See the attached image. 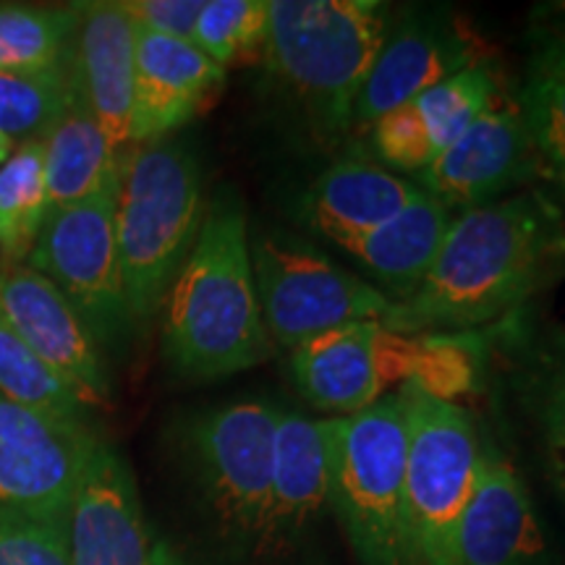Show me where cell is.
Instances as JSON below:
<instances>
[{"instance_id": "1", "label": "cell", "mask_w": 565, "mask_h": 565, "mask_svg": "<svg viewBox=\"0 0 565 565\" xmlns=\"http://www.w3.org/2000/svg\"><path fill=\"white\" fill-rule=\"evenodd\" d=\"M565 267V215L545 189H521L454 217L433 270L383 328L398 335L469 330L511 315Z\"/></svg>"}, {"instance_id": "2", "label": "cell", "mask_w": 565, "mask_h": 565, "mask_svg": "<svg viewBox=\"0 0 565 565\" xmlns=\"http://www.w3.org/2000/svg\"><path fill=\"white\" fill-rule=\"evenodd\" d=\"M273 349L254 286L244 200L221 186L162 303V353L183 380H223L267 362Z\"/></svg>"}, {"instance_id": "3", "label": "cell", "mask_w": 565, "mask_h": 565, "mask_svg": "<svg viewBox=\"0 0 565 565\" xmlns=\"http://www.w3.org/2000/svg\"><path fill=\"white\" fill-rule=\"evenodd\" d=\"M391 21L380 0H270L267 74L322 145L353 126V105Z\"/></svg>"}, {"instance_id": "4", "label": "cell", "mask_w": 565, "mask_h": 565, "mask_svg": "<svg viewBox=\"0 0 565 565\" xmlns=\"http://www.w3.org/2000/svg\"><path fill=\"white\" fill-rule=\"evenodd\" d=\"M204 207L202 166L186 139L139 141L121 158L116 242L134 322L162 309L200 236Z\"/></svg>"}, {"instance_id": "5", "label": "cell", "mask_w": 565, "mask_h": 565, "mask_svg": "<svg viewBox=\"0 0 565 565\" xmlns=\"http://www.w3.org/2000/svg\"><path fill=\"white\" fill-rule=\"evenodd\" d=\"M296 391L333 416L359 414L408 383L450 401L469 387L466 351L435 338L398 335L380 322H356L312 338L288 359Z\"/></svg>"}, {"instance_id": "6", "label": "cell", "mask_w": 565, "mask_h": 565, "mask_svg": "<svg viewBox=\"0 0 565 565\" xmlns=\"http://www.w3.org/2000/svg\"><path fill=\"white\" fill-rule=\"evenodd\" d=\"M330 508L362 565H412L406 545V404L401 391L322 419Z\"/></svg>"}, {"instance_id": "7", "label": "cell", "mask_w": 565, "mask_h": 565, "mask_svg": "<svg viewBox=\"0 0 565 565\" xmlns=\"http://www.w3.org/2000/svg\"><path fill=\"white\" fill-rule=\"evenodd\" d=\"M280 412L265 398L228 401L189 416L179 454L210 524L238 550L270 547L273 458Z\"/></svg>"}, {"instance_id": "8", "label": "cell", "mask_w": 565, "mask_h": 565, "mask_svg": "<svg viewBox=\"0 0 565 565\" xmlns=\"http://www.w3.org/2000/svg\"><path fill=\"white\" fill-rule=\"evenodd\" d=\"M406 545L412 565H458V529L475 492L484 440L466 408L408 383Z\"/></svg>"}, {"instance_id": "9", "label": "cell", "mask_w": 565, "mask_h": 565, "mask_svg": "<svg viewBox=\"0 0 565 565\" xmlns=\"http://www.w3.org/2000/svg\"><path fill=\"white\" fill-rule=\"evenodd\" d=\"M252 270L267 335L288 351L345 324L383 322L393 309L377 286L286 231L254 238Z\"/></svg>"}, {"instance_id": "10", "label": "cell", "mask_w": 565, "mask_h": 565, "mask_svg": "<svg viewBox=\"0 0 565 565\" xmlns=\"http://www.w3.org/2000/svg\"><path fill=\"white\" fill-rule=\"evenodd\" d=\"M118 175L84 202L53 210L24 263L45 275L79 312L100 349L131 333L116 242Z\"/></svg>"}, {"instance_id": "11", "label": "cell", "mask_w": 565, "mask_h": 565, "mask_svg": "<svg viewBox=\"0 0 565 565\" xmlns=\"http://www.w3.org/2000/svg\"><path fill=\"white\" fill-rule=\"evenodd\" d=\"M97 440L89 422L34 412L0 395V511L66 521Z\"/></svg>"}, {"instance_id": "12", "label": "cell", "mask_w": 565, "mask_h": 565, "mask_svg": "<svg viewBox=\"0 0 565 565\" xmlns=\"http://www.w3.org/2000/svg\"><path fill=\"white\" fill-rule=\"evenodd\" d=\"M536 175L547 171L519 103L503 97L416 175V186L450 212H466L529 189Z\"/></svg>"}, {"instance_id": "13", "label": "cell", "mask_w": 565, "mask_h": 565, "mask_svg": "<svg viewBox=\"0 0 565 565\" xmlns=\"http://www.w3.org/2000/svg\"><path fill=\"white\" fill-rule=\"evenodd\" d=\"M482 42L445 11H412L391 30L374 58L356 105L353 126H372L385 113L416 100L458 71L484 63Z\"/></svg>"}, {"instance_id": "14", "label": "cell", "mask_w": 565, "mask_h": 565, "mask_svg": "<svg viewBox=\"0 0 565 565\" xmlns=\"http://www.w3.org/2000/svg\"><path fill=\"white\" fill-rule=\"evenodd\" d=\"M0 315L17 335L82 395L89 408L110 398V377L103 349L45 275L26 263L0 259Z\"/></svg>"}, {"instance_id": "15", "label": "cell", "mask_w": 565, "mask_h": 565, "mask_svg": "<svg viewBox=\"0 0 565 565\" xmlns=\"http://www.w3.org/2000/svg\"><path fill=\"white\" fill-rule=\"evenodd\" d=\"M71 565H158L129 463L100 437L66 513Z\"/></svg>"}, {"instance_id": "16", "label": "cell", "mask_w": 565, "mask_h": 565, "mask_svg": "<svg viewBox=\"0 0 565 565\" xmlns=\"http://www.w3.org/2000/svg\"><path fill=\"white\" fill-rule=\"evenodd\" d=\"M228 71L210 61L194 42L137 26L131 145L173 137L194 121L223 89Z\"/></svg>"}, {"instance_id": "17", "label": "cell", "mask_w": 565, "mask_h": 565, "mask_svg": "<svg viewBox=\"0 0 565 565\" xmlns=\"http://www.w3.org/2000/svg\"><path fill=\"white\" fill-rule=\"evenodd\" d=\"M545 536L515 466L484 443L458 529V565H542Z\"/></svg>"}, {"instance_id": "18", "label": "cell", "mask_w": 565, "mask_h": 565, "mask_svg": "<svg viewBox=\"0 0 565 565\" xmlns=\"http://www.w3.org/2000/svg\"><path fill=\"white\" fill-rule=\"evenodd\" d=\"M419 186L362 152L341 154L296 196V221L341 246L404 210Z\"/></svg>"}, {"instance_id": "19", "label": "cell", "mask_w": 565, "mask_h": 565, "mask_svg": "<svg viewBox=\"0 0 565 565\" xmlns=\"http://www.w3.org/2000/svg\"><path fill=\"white\" fill-rule=\"evenodd\" d=\"M76 68L84 97L113 152L131 147L134 79H137V24L124 3H79Z\"/></svg>"}, {"instance_id": "20", "label": "cell", "mask_w": 565, "mask_h": 565, "mask_svg": "<svg viewBox=\"0 0 565 565\" xmlns=\"http://www.w3.org/2000/svg\"><path fill=\"white\" fill-rule=\"evenodd\" d=\"M450 223L454 212L419 189V194L391 221L341 244V249L383 286L380 291L387 299L404 301L433 270Z\"/></svg>"}, {"instance_id": "21", "label": "cell", "mask_w": 565, "mask_h": 565, "mask_svg": "<svg viewBox=\"0 0 565 565\" xmlns=\"http://www.w3.org/2000/svg\"><path fill=\"white\" fill-rule=\"evenodd\" d=\"M324 505H330V471L322 424L280 412L273 458L270 547L307 532Z\"/></svg>"}, {"instance_id": "22", "label": "cell", "mask_w": 565, "mask_h": 565, "mask_svg": "<svg viewBox=\"0 0 565 565\" xmlns=\"http://www.w3.org/2000/svg\"><path fill=\"white\" fill-rule=\"evenodd\" d=\"M45 147V181L51 210L68 207L97 194L118 175L121 158L113 152L87 97H84L74 51V82L68 97L42 139Z\"/></svg>"}, {"instance_id": "23", "label": "cell", "mask_w": 565, "mask_h": 565, "mask_svg": "<svg viewBox=\"0 0 565 565\" xmlns=\"http://www.w3.org/2000/svg\"><path fill=\"white\" fill-rule=\"evenodd\" d=\"M515 103L547 175L565 183V6L536 13Z\"/></svg>"}, {"instance_id": "24", "label": "cell", "mask_w": 565, "mask_h": 565, "mask_svg": "<svg viewBox=\"0 0 565 565\" xmlns=\"http://www.w3.org/2000/svg\"><path fill=\"white\" fill-rule=\"evenodd\" d=\"M513 391L532 419L550 482L565 500V328H550L532 341L515 370Z\"/></svg>"}, {"instance_id": "25", "label": "cell", "mask_w": 565, "mask_h": 565, "mask_svg": "<svg viewBox=\"0 0 565 565\" xmlns=\"http://www.w3.org/2000/svg\"><path fill=\"white\" fill-rule=\"evenodd\" d=\"M79 9L0 6V71L45 74L66 66L74 55Z\"/></svg>"}, {"instance_id": "26", "label": "cell", "mask_w": 565, "mask_h": 565, "mask_svg": "<svg viewBox=\"0 0 565 565\" xmlns=\"http://www.w3.org/2000/svg\"><path fill=\"white\" fill-rule=\"evenodd\" d=\"M42 141L17 145L0 166V259L24 263L51 217Z\"/></svg>"}, {"instance_id": "27", "label": "cell", "mask_w": 565, "mask_h": 565, "mask_svg": "<svg viewBox=\"0 0 565 565\" xmlns=\"http://www.w3.org/2000/svg\"><path fill=\"white\" fill-rule=\"evenodd\" d=\"M0 395L34 412L89 422L92 408L51 364L42 362L0 315Z\"/></svg>"}, {"instance_id": "28", "label": "cell", "mask_w": 565, "mask_h": 565, "mask_svg": "<svg viewBox=\"0 0 565 565\" xmlns=\"http://www.w3.org/2000/svg\"><path fill=\"white\" fill-rule=\"evenodd\" d=\"M500 100H503L500 79L484 61L471 68L458 71L456 76L427 89L424 95L412 100V108L422 118L437 158L445 147L454 145L479 116H484Z\"/></svg>"}, {"instance_id": "29", "label": "cell", "mask_w": 565, "mask_h": 565, "mask_svg": "<svg viewBox=\"0 0 565 565\" xmlns=\"http://www.w3.org/2000/svg\"><path fill=\"white\" fill-rule=\"evenodd\" d=\"M270 0H210L194 30V45L221 68L265 58Z\"/></svg>"}, {"instance_id": "30", "label": "cell", "mask_w": 565, "mask_h": 565, "mask_svg": "<svg viewBox=\"0 0 565 565\" xmlns=\"http://www.w3.org/2000/svg\"><path fill=\"white\" fill-rule=\"evenodd\" d=\"M71 82H74V55L66 66L45 74L0 71V131L13 145L45 139L66 103Z\"/></svg>"}, {"instance_id": "31", "label": "cell", "mask_w": 565, "mask_h": 565, "mask_svg": "<svg viewBox=\"0 0 565 565\" xmlns=\"http://www.w3.org/2000/svg\"><path fill=\"white\" fill-rule=\"evenodd\" d=\"M370 147L387 171L419 175L435 160V147L412 103L401 105L370 126Z\"/></svg>"}, {"instance_id": "32", "label": "cell", "mask_w": 565, "mask_h": 565, "mask_svg": "<svg viewBox=\"0 0 565 565\" xmlns=\"http://www.w3.org/2000/svg\"><path fill=\"white\" fill-rule=\"evenodd\" d=\"M0 565H71L66 521L0 511Z\"/></svg>"}, {"instance_id": "33", "label": "cell", "mask_w": 565, "mask_h": 565, "mask_svg": "<svg viewBox=\"0 0 565 565\" xmlns=\"http://www.w3.org/2000/svg\"><path fill=\"white\" fill-rule=\"evenodd\" d=\"M124 9L139 30L192 42L204 0H129Z\"/></svg>"}, {"instance_id": "34", "label": "cell", "mask_w": 565, "mask_h": 565, "mask_svg": "<svg viewBox=\"0 0 565 565\" xmlns=\"http://www.w3.org/2000/svg\"><path fill=\"white\" fill-rule=\"evenodd\" d=\"M13 150H17V145H13V141L6 137L3 131H0V166H3V162L11 158Z\"/></svg>"}]
</instances>
